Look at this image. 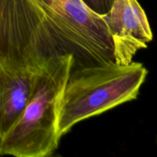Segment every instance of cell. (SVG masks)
<instances>
[{
  "label": "cell",
  "instance_id": "6",
  "mask_svg": "<svg viewBox=\"0 0 157 157\" xmlns=\"http://www.w3.org/2000/svg\"><path fill=\"white\" fill-rule=\"evenodd\" d=\"M42 65L0 67V140L25 110Z\"/></svg>",
  "mask_w": 157,
  "mask_h": 157
},
{
  "label": "cell",
  "instance_id": "3",
  "mask_svg": "<svg viewBox=\"0 0 157 157\" xmlns=\"http://www.w3.org/2000/svg\"><path fill=\"white\" fill-rule=\"evenodd\" d=\"M38 2L59 54L73 55L74 68L115 62L105 20L89 10L81 0Z\"/></svg>",
  "mask_w": 157,
  "mask_h": 157
},
{
  "label": "cell",
  "instance_id": "7",
  "mask_svg": "<svg viewBox=\"0 0 157 157\" xmlns=\"http://www.w3.org/2000/svg\"><path fill=\"white\" fill-rule=\"evenodd\" d=\"M115 0H81L84 6L98 15L104 18L110 12Z\"/></svg>",
  "mask_w": 157,
  "mask_h": 157
},
{
  "label": "cell",
  "instance_id": "4",
  "mask_svg": "<svg viewBox=\"0 0 157 157\" xmlns=\"http://www.w3.org/2000/svg\"><path fill=\"white\" fill-rule=\"evenodd\" d=\"M58 54L38 0H0V67L39 66Z\"/></svg>",
  "mask_w": 157,
  "mask_h": 157
},
{
  "label": "cell",
  "instance_id": "1",
  "mask_svg": "<svg viewBox=\"0 0 157 157\" xmlns=\"http://www.w3.org/2000/svg\"><path fill=\"white\" fill-rule=\"evenodd\" d=\"M74 64L71 54L53 55L43 64L25 110L0 140V155L45 157L55 153L61 137V100Z\"/></svg>",
  "mask_w": 157,
  "mask_h": 157
},
{
  "label": "cell",
  "instance_id": "2",
  "mask_svg": "<svg viewBox=\"0 0 157 157\" xmlns=\"http://www.w3.org/2000/svg\"><path fill=\"white\" fill-rule=\"evenodd\" d=\"M148 71L143 64L115 62L72 69L61 100L59 133L137 98Z\"/></svg>",
  "mask_w": 157,
  "mask_h": 157
},
{
  "label": "cell",
  "instance_id": "5",
  "mask_svg": "<svg viewBox=\"0 0 157 157\" xmlns=\"http://www.w3.org/2000/svg\"><path fill=\"white\" fill-rule=\"evenodd\" d=\"M111 36L115 63L129 64L138 51L147 48L153 35L137 0H115L104 17Z\"/></svg>",
  "mask_w": 157,
  "mask_h": 157
}]
</instances>
